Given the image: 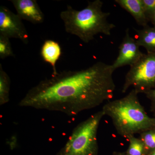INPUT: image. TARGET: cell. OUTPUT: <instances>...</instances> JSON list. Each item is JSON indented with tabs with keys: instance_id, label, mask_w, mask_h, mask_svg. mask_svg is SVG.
<instances>
[{
	"instance_id": "cell-1",
	"label": "cell",
	"mask_w": 155,
	"mask_h": 155,
	"mask_svg": "<svg viewBox=\"0 0 155 155\" xmlns=\"http://www.w3.org/2000/svg\"><path fill=\"white\" fill-rule=\"evenodd\" d=\"M114 72L111 65L98 62L87 69L58 72L31 88L18 105L75 116L111 101Z\"/></svg>"
},
{
	"instance_id": "cell-2",
	"label": "cell",
	"mask_w": 155,
	"mask_h": 155,
	"mask_svg": "<svg viewBox=\"0 0 155 155\" xmlns=\"http://www.w3.org/2000/svg\"><path fill=\"white\" fill-rule=\"evenodd\" d=\"M138 94L134 90L125 97L110 101L102 109L104 116L110 118L117 133L128 138L155 128V117H150L139 100Z\"/></svg>"
},
{
	"instance_id": "cell-3",
	"label": "cell",
	"mask_w": 155,
	"mask_h": 155,
	"mask_svg": "<svg viewBox=\"0 0 155 155\" xmlns=\"http://www.w3.org/2000/svg\"><path fill=\"white\" fill-rule=\"evenodd\" d=\"M103 5L101 1L95 0L88 2L86 8L81 11L67 6L60 14L66 31L85 43L93 40L98 34L110 35L116 25L108 21L110 13L102 11Z\"/></svg>"
},
{
	"instance_id": "cell-4",
	"label": "cell",
	"mask_w": 155,
	"mask_h": 155,
	"mask_svg": "<svg viewBox=\"0 0 155 155\" xmlns=\"http://www.w3.org/2000/svg\"><path fill=\"white\" fill-rule=\"evenodd\" d=\"M104 116L101 110L80 122L57 155H98V129Z\"/></svg>"
},
{
	"instance_id": "cell-5",
	"label": "cell",
	"mask_w": 155,
	"mask_h": 155,
	"mask_svg": "<svg viewBox=\"0 0 155 155\" xmlns=\"http://www.w3.org/2000/svg\"><path fill=\"white\" fill-rule=\"evenodd\" d=\"M132 87L137 93H143L155 89V54H143L130 66L125 75L122 91L125 93Z\"/></svg>"
},
{
	"instance_id": "cell-6",
	"label": "cell",
	"mask_w": 155,
	"mask_h": 155,
	"mask_svg": "<svg viewBox=\"0 0 155 155\" xmlns=\"http://www.w3.org/2000/svg\"><path fill=\"white\" fill-rule=\"evenodd\" d=\"M22 20L5 6H0V35L9 38L19 39L27 44L28 35Z\"/></svg>"
},
{
	"instance_id": "cell-7",
	"label": "cell",
	"mask_w": 155,
	"mask_h": 155,
	"mask_svg": "<svg viewBox=\"0 0 155 155\" xmlns=\"http://www.w3.org/2000/svg\"><path fill=\"white\" fill-rule=\"evenodd\" d=\"M143 54L140 50V46L135 39L130 36L129 29L127 28L119 47V55L111 66L114 71L124 66L130 67L136 63Z\"/></svg>"
},
{
	"instance_id": "cell-8",
	"label": "cell",
	"mask_w": 155,
	"mask_h": 155,
	"mask_svg": "<svg viewBox=\"0 0 155 155\" xmlns=\"http://www.w3.org/2000/svg\"><path fill=\"white\" fill-rule=\"evenodd\" d=\"M17 14L24 20L33 24H40L45 17L36 0H11Z\"/></svg>"
},
{
	"instance_id": "cell-9",
	"label": "cell",
	"mask_w": 155,
	"mask_h": 155,
	"mask_svg": "<svg viewBox=\"0 0 155 155\" xmlns=\"http://www.w3.org/2000/svg\"><path fill=\"white\" fill-rule=\"evenodd\" d=\"M122 8L130 13L139 25L144 27L149 22L141 0H116Z\"/></svg>"
},
{
	"instance_id": "cell-10",
	"label": "cell",
	"mask_w": 155,
	"mask_h": 155,
	"mask_svg": "<svg viewBox=\"0 0 155 155\" xmlns=\"http://www.w3.org/2000/svg\"><path fill=\"white\" fill-rule=\"evenodd\" d=\"M41 54L45 62L51 64L53 68L52 74H56L58 72L56 63L61 55V49L59 44L51 40L45 41L42 46Z\"/></svg>"
},
{
	"instance_id": "cell-11",
	"label": "cell",
	"mask_w": 155,
	"mask_h": 155,
	"mask_svg": "<svg viewBox=\"0 0 155 155\" xmlns=\"http://www.w3.org/2000/svg\"><path fill=\"white\" fill-rule=\"evenodd\" d=\"M135 40L140 47L146 49L147 53L155 54V28L148 25L140 30L134 29Z\"/></svg>"
},
{
	"instance_id": "cell-12",
	"label": "cell",
	"mask_w": 155,
	"mask_h": 155,
	"mask_svg": "<svg viewBox=\"0 0 155 155\" xmlns=\"http://www.w3.org/2000/svg\"><path fill=\"white\" fill-rule=\"evenodd\" d=\"M11 80L9 75L4 71L0 64V105L5 104L10 100Z\"/></svg>"
},
{
	"instance_id": "cell-13",
	"label": "cell",
	"mask_w": 155,
	"mask_h": 155,
	"mask_svg": "<svg viewBox=\"0 0 155 155\" xmlns=\"http://www.w3.org/2000/svg\"><path fill=\"white\" fill-rule=\"evenodd\" d=\"M127 139L129 146L126 153L127 155H145L144 144L139 137L131 136Z\"/></svg>"
},
{
	"instance_id": "cell-14",
	"label": "cell",
	"mask_w": 155,
	"mask_h": 155,
	"mask_svg": "<svg viewBox=\"0 0 155 155\" xmlns=\"http://www.w3.org/2000/svg\"><path fill=\"white\" fill-rule=\"evenodd\" d=\"M139 138L144 144L145 155L155 149V128L142 132Z\"/></svg>"
},
{
	"instance_id": "cell-15",
	"label": "cell",
	"mask_w": 155,
	"mask_h": 155,
	"mask_svg": "<svg viewBox=\"0 0 155 155\" xmlns=\"http://www.w3.org/2000/svg\"><path fill=\"white\" fill-rule=\"evenodd\" d=\"M14 56L10 38L0 35V58L3 60Z\"/></svg>"
},
{
	"instance_id": "cell-16",
	"label": "cell",
	"mask_w": 155,
	"mask_h": 155,
	"mask_svg": "<svg viewBox=\"0 0 155 155\" xmlns=\"http://www.w3.org/2000/svg\"><path fill=\"white\" fill-rule=\"evenodd\" d=\"M146 14L155 10V0H141Z\"/></svg>"
},
{
	"instance_id": "cell-17",
	"label": "cell",
	"mask_w": 155,
	"mask_h": 155,
	"mask_svg": "<svg viewBox=\"0 0 155 155\" xmlns=\"http://www.w3.org/2000/svg\"><path fill=\"white\" fill-rule=\"evenodd\" d=\"M145 95L150 101L152 110L155 113V89L148 92Z\"/></svg>"
},
{
	"instance_id": "cell-18",
	"label": "cell",
	"mask_w": 155,
	"mask_h": 155,
	"mask_svg": "<svg viewBox=\"0 0 155 155\" xmlns=\"http://www.w3.org/2000/svg\"><path fill=\"white\" fill-rule=\"evenodd\" d=\"M147 16L149 20V22H151L153 25V27L155 28V10L147 14Z\"/></svg>"
},
{
	"instance_id": "cell-19",
	"label": "cell",
	"mask_w": 155,
	"mask_h": 155,
	"mask_svg": "<svg viewBox=\"0 0 155 155\" xmlns=\"http://www.w3.org/2000/svg\"><path fill=\"white\" fill-rule=\"evenodd\" d=\"M114 155H127V154L125 153H116L114 154Z\"/></svg>"
},
{
	"instance_id": "cell-20",
	"label": "cell",
	"mask_w": 155,
	"mask_h": 155,
	"mask_svg": "<svg viewBox=\"0 0 155 155\" xmlns=\"http://www.w3.org/2000/svg\"><path fill=\"white\" fill-rule=\"evenodd\" d=\"M147 155H155V149Z\"/></svg>"
}]
</instances>
